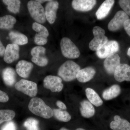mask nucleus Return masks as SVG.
Wrapping results in <instances>:
<instances>
[{
	"label": "nucleus",
	"instance_id": "nucleus-1",
	"mask_svg": "<svg viewBox=\"0 0 130 130\" xmlns=\"http://www.w3.org/2000/svg\"><path fill=\"white\" fill-rule=\"evenodd\" d=\"M29 110L32 113L43 118L48 119L54 116L53 111L41 98H31L28 105Z\"/></svg>",
	"mask_w": 130,
	"mask_h": 130
},
{
	"label": "nucleus",
	"instance_id": "nucleus-2",
	"mask_svg": "<svg viewBox=\"0 0 130 130\" xmlns=\"http://www.w3.org/2000/svg\"><path fill=\"white\" fill-rule=\"evenodd\" d=\"M80 70V66L72 60H68L59 68L58 74L64 81L70 82L76 78L77 74Z\"/></svg>",
	"mask_w": 130,
	"mask_h": 130
},
{
	"label": "nucleus",
	"instance_id": "nucleus-3",
	"mask_svg": "<svg viewBox=\"0 0 130 130\" xmlns=\"http://www.w3.org/2000/svg\"><path fill=\"white\" fill-rule=\"evenodd\" d=\"M93 32L94 38L89 44V48L93 51L99 50L108 41V38L105 35V30L98 26L93 28Z\"/></svg>",
	"mask_w": 130,
	"mask_h": 130
},
{
	"label": "nucleus",
	"instance_id": "nucleus-4",
	"mask_svg": "<svg viewBox=\"0 0 130 130\" xmlns=\"http://www.w3.org/2000/svg\"><path fill=\"white\" fill-rule=\"evenodd\" d=\"M28 9L31 16L37 23L43 24L46 21L45 10L41 4L37 1H30L28 2Z\"/></svg>",
	"mask_w": 130,
	"mask_h": 130
},
{
	"label": "nucleus",
	"instance_id": "nucleus-5",
	"mask_svg": "<svg viewBox=\"0 0 130 130\" xmlns=\"http://www.w3.org/2000/svg\"><path fill=\"white\" fill-rule=\"evenodd\" d=\"M60 44L61 53L66 58L74 59L79 57L80 54L79 50L70 38H63Z\"/></svg>",
	"mask_w": 130,
	"mask_h": 130
},
{
	"label": "nucleus",
	"instance_id": "nucleus-6",
	"mask_svg": "<svg viewBox=\"0 0 130 130\" xmlns=\"http://www.w3.org/2000/svg\"><path fill=\"white\" fill-rule=\"evenodd\" d=\"M14 87L17 90L21 91L30 97H35L38 93L37 84L26 79H21L17 82L15 84Z\"/></svg>",
	"mask_w": 130,
	"mask_h": 130
},
{
	"label": "nucleus",
	"instance_id": "nucleus-7",
	"mask_svg": "<svg viewBox=\"0 0 130 130\" xmlns=\"http://www.w3.org/2000/svg\"><path fill=\"white\" fill-rule=\"evenodd\" d=\"M32 28L33 30L37 32L34 37L35 43L39 46L46 44L49 36L48 30L46 28L37 22L32 24Z\"/></svg>",
	"mask_w": 130,
	"mask_h": 130
},
{
	"label": "nucleus",
	"instance_id": "nucleus-8",
	"mask_svg": "<svg viewBox=\"0 0 130 130\" xmlns=\"http://www.w3.org/2000/svg\"><path fill=\"white\" fill-rule=\"evenodd\" d=\"M46 49L44 47L37 46L31 49V61L37 66L44 67L48 63V60L46 56Z\"/></svg>",
	"mask_w": 130,
	"mask_h": 130
},
{
	"label": "nucleus",
	"instance_id": "nucleus-9",
	"mask_svg": "<svg viewBox=\"0 0 130 130\" xmlns=\"http://www.w3.org/2000/svg\"><path fill=\"white\" fill-rule=\"evenodd\" d=\"M119 46L118 43L115 41H108L99 50L96 51L98 58L101 59L106 58L116 53L119 51Z\"/></svg>",
	"mask_w": 130,
	"mask_h": 130
},
{
	"label": "nucleus",
	"instance_id": "nucleus-10",
	"mask_svg": "<svg viewBox=\"0 0 130 130\" xmlns=\"http://www.w3.org/2000/svg\"><path fill=\"white\" fill-rule=\"evenodd\" d=\"M129 19V16L124 11H119L109 22L108 28L110 31L119 30L123 28L125 22Z\"/></svg>",
	"mask_w": 130,
	"mask_h": 130
},
{
	"label": "nucleus",
	"instance_id": "nucleus-11",
	"mask_svg": "<svg viewBox=\"0 0 130 130\" xmlns=\"http://www.w3.org/2000/svg\"><path fill=\"white\" fill-rule=\"evenodd\" d=\"M62 81L60 77L49 75L45 77L43 80V86L52 92H60L64 87Z\"/></svg>",
	"mask_w": 130,
	"mask_h": 130
},
{
	"label": "nucleus",
	"instance_id": "nucleus-12",
	"mask_svg": "<svg viewBox=\"0 0 130 130\" xmlns=\"http://www.w3.org/2000/svg\"><path fill=\"white\" fill-rule=\"evenodd\" d=\"M20 48L14 43L8 44L5 49L4 60L6 63L11 64L19 58Z\"/></svg>",
	"mask_w": 130,
	"mask_h": 130
},
{
	"label": "nucleus",
	"instance_id": "nucleus-13",
	"mask_svg": "<svg viewBox=\"0 0 130 130\" xmlns=\"http://www.w3.org/2000/svg\"><path fill=\"white\" fill-rule=\"evenodd\" d=\"M115 80L118 82L130 81V66L127 64H120L114 73Z\"/></svg>",
	"mask_w": 130,
	"mask_h": 130
},
{
	"label": "nucleus",
	"instance_id": "nucleus-14",
	"mask_svg": "<svg viewBox=\"0 0 130 130\" xmlns=\"http://www.w3.org/2000/svg\"><path fill=\"white\" fill-rule=\"evenodd\" d=\"M59 3L57 1H50L47 2L45 7L46 19L50 24H53L56 19Z\"/></svg>",
	"mask_w": 130,
	"mask_h": 130
},
{
	"label": "nucleus",
	"instance_id": "nucleus-15",
	"mask_svg": "<svg viewBox=\"0 0 130 130\" xmlns=\"http://www.w3.org/2000/svg\"><path fill=\"white\" fill-rule=\"evenodd\" d=\"M120 64V57L116 53L106 58L103 63L105 70L109 74H114L116 68Z\"/></svg>",
	"mask_w": 130,
	"mask_h": 130
},
{
	"label": "nucleus",
	"instance_id": "nucleus-16",
	"mask_svg": "<svg viewBox=\"0 0 130 130\" xmlns=\"http://www.w3.org/2000/svg\"><path fill=\"white\" fill-rule=\"evenodd\" d=\"M95 0H73L72 3L73 8L81 12L90 11L96 4Z\"/></svg>",
	"mask_w": 130,
	"mask_h": 130
},
{
	"label": "nucleus",
	"instance_id": "nucleus-17",
	"mask_svg": "<svg viewBox=\"0 0 130 130\" xmlns=\"http://www.w3.org/2000/svg\"><path fill=\"white\" fill-rule=\"evenodd\" d=\"M33 68V65L31 62L25 60H20L16 64V72L21 77L27 78L29 76Z\"/></svg>",
	"mask_w": 130,
	"mask_h": 130
},
{
	"label": "nucleus",
	"instance_id": "nucleus-18",
	"mask_svg": "<svg viewBox=\"0 0 130 130\" xmlns=\"http://www.w3.org/2000/svg\"><path fill=\"white\" fill-rule=\"evenodd\" d=\"M95 73L94 68L89 67L79 70L77 74L76 78L80 83H86L93 78Z\"/></svg>",
	"mask_w": 130,
	"mask_h": 130
},
{
	"label": "nucleus",
	"instance_id": "nucleus-19",
	"mask_svg": "<svg viewBox=\"0 0 130 130\" xmlns=\"http://www.w3.org/2000/svg\"><path fill=\"white\" fill-rule=\"evenodd\" d=\"M114 3L113 0H106L103 3L95 13L98 19L105 18L109 14Z\"/></svg>",
	"mask_w": 130,
	"mask_h": 130
},
{
	"label": "nucleus",
	"instance_id": "nucleus-20",
	"mask_svg": "<svg viewBox=\"0 0 130 130\" xmlns=\"http://www.w3.org/2000/svg\"><path fill=\"white\" fill-rule=\"evenodd\" d=\"M114 120L110 123V128L113 130H130V123L120 116L116 115L114 117Z\"/></svg>",
	"mask_w": 130,
	"mask_h": 130
},
{
	"label": "nucleus",
	"instance_id": "nucleus-21",
	"mask_svg": "<svg viewBox=\"0 0 130 130\" xmlns=\"http://www.w3.org/2000/svg\"><path fill=\"white\" fill-rule=\"evenodd\" d=\"M80 112L83 117L89 118L93 117L95 113L94 108L88 101L84 100L80 103Z\"/></svg>",
	"mask_w": 130,
	"mask_h": 130
},
{
	"label": "nucleus",
	"instance_id": "nucleus-22",
	"mask_svg": "<svg viewBox=\"0 0 130 130\" xmlns=\"http://www.w3.org/2000/svg\"><path fill=\"white\" fill-rule=\"evenodd\" d=\"M2 78L6 85L11 86L16 82V73L13 68L7 67L2 72Z\"/></svg>",
	"mask_w": 130,
	"mask_h": 130
},
{
	"label": "nucleus",
	"instance_id": "nucleus-23",
	"mask_svg": "<svg viewBox=\"0 0 130 130\" xmlns=\"http://www.w3.org/2000/svg\"><path fill=\"white\" fill-rule=\"evenodd\" d=\"M9 36L13 43L17 45H23L28 43V38L25 35L21 32L15 31H12L9 32Z\"/></svg>",
	"mask_w": 130,
	"mask_h": 130
},
{
	"label": "nucleus",
	"instance_id": "nucleus-24",
	"mask_svg": "<svg viewBox=\"0 0 130 130\" xmlns=\"http://www.w3.org/2000/svg\"><path fill=\"white\" fill-rule=\"evenodd\" d=\"M86 97L90 102L96 107L102 106L103 101L96 92L90 88H87L85 90Z\"/></svg>",
	"mask_w": 130,
	"mask_h": 130
},
{
	"label": "nucleus",
	"instance_id": "nucleus-25",
	"mask_svg": "<svg viewBox=\"0 0 130 130\" xmlns=\"http://www.w3.org/2000/svg\"><path fill=\"white\" fill-rule=\"evenodd\" d=\"M121 91L120 86L118 85H114L104 91L102 94V97L106 100H112L119 95Z\"/></svg>",
	"mask_w": 130,
	"mask_h": 130
},
{
	"label": "nucleus",
	"instance_id": "nucleus-26",
	"mask_svg": "<svg viewBox=\"0 0 130 130\" xmlns=\"http://www.w3.org/2000/svg\"><path fill=\"white\" fill-rule=\"evenodd\" d=\"M16 20L13 16L6 15L0 17V29H10L16 23Z\"/></svg>",
	"mask_w": 130,
	"mask_h": 130
},
{
	"label": "nucleus",
	"instance_id": "nucleus-27",
	"mask_svg": "<svg viewBox=\"0 0 130 130\" xmlns=\"http://www.w3.org/2000/svg\"><path fill=\"white\" fill-rule=\"evenodd\" d=\"M3 2L7 6V9L11 12L16 14L20 11L21 2L19 0H3Z\"/></svg>",
	"mask_w": 130,
	"mask_h": 130
},
{
	"label": "nucleus",
	"instance_id": "nucleus-28",
	"mask_svg": "<svg viewBox=\"0 0 130 130\" xmlns=\"http://www.w3.org/2000/svg\"><path fill=\"white\" fill-rule=\"evenodd\" d=\"M54 115L59 121L64 122H67L70 121L71 116L70 113L66 111L60 109H54Z\"/></svg>",
	"mask_w": 130,
	"mask_h": 130
},
{
	"label": "nucleus",
	"instance_id": "nucleus-29",
	"mask_svg": "<svg viewBox=\"0 0 130 130\" xmlns=\"http://www.w3.org/2000/svg\"><path fill=\"white\" fill-rule=\"evenodd\" d=\"M16 113L14 111L10 109L0 110V124L3 122L12 120L15 117Z\"/></svg>",
	"mask_w": 130,
	"mask_h": 130
},
{
	"label": "nucleus",
	"instance_id": "nucleus-30",
	"mask_svg": "<svg viewBox=\"0 0 130 130\" xmlns=\"http://www.w3.org/2000/svg\"><path fill=\"white\" fill-rule=\"evenodd\" d=\"M39 121L36 119L30 118L27 119L24 123L27 130H40Z\"/></svg>",
	"mask_w": 130,
	"mask_h": 130
},
{
	"label": "nucleus",
	"instance_id": "nucleus-31",
	"mask_svg": "<svg viewBox=\"0 0 130 130\" xmlns=\"http://www.w3.org/2000/svg\"><path fill=\"white\" fill-rule=\"evenodd\" d=\"M119 3L124 11L130 16V0H120Z\"/></svg>",
	"mask_w": 130,
	"mask_h": 130
},
{
	"label": "nucleus",
	"instance_id": "nucleus-32",
	"mask_svg": "<svg viewBox=\"0 0 130 130\" xmlns=\"http://www.w3.org/2000/svg\"><path fill=\"white\" fill-rule=\"evenodd\" d=\"M16 124L13 121H8L1 128V130H16Z\"/></svg>",
	"mask_w": 130,
	"mask_h": 130
},
{
	"label": "nucleus",
	"instance_id": "nucleus-33",
	"mask_svg": "<svg viewBox=\"0 0 130 130\" xmlns=\"http://www.w3.org/2000/svg\"><path fill=\"white\" fill-rule=\"evenodd\" d=\"M9 100V96L6 93L0 90V102L6 103Z\"/></svg>",
	"mask_w": 130,
	"mask_h": 130
},
{
	"label": "nucleus",
	"instance_id": "nucleus-34",
	"mask_svg": "<svg viewBox=\"0 0 130 130\" xmlns=\"http://www.w3.org/2000/svg\"><path fill=\"white\" fill-rule=\"evenodd\" d=\"M123 27L126 32L130 36V19H129L125 21Z\"/></svg>",
	"mask_w": 130,
	"mask_h": 130
},
{
	"label": "nucleus",
	"instance_id": "nucleus-35",
	"mask_svg": "<svg viewBox=\"0 0 130 130\" xmlns=\"http://www.w3.org/2000/svg\"><path fill=\"white\" fill-rule=\"evenodd\" d=\"M56 105L60 109H61V110H65L67 108L66 106L65 105L64 103H63L61 101H57L56 102Z\"/></svg>",
	"mask_w": 130,
	"mask_h": 130
},
{
	"label": "nucleus",
	"instance_id": "nucleus-36",
	"mask_svg": "<svg viewBox=\"0 0 130 130\" xmlns=\"http://www.w3.org/2000/svg\"><path fill=\"white\" fill-rule=\"evenodd\" d=\"M5 46H3V44L0 40V57L4 56L5 54Z\"/></svg>",
	"mask_w": 130,
	"mask_h": 130
},
{
	"label": "nucleus",
	"instance_id": "nucleus-37",
	"mask_svg": "<svg viewBox=\"0 0 130 130\" xmlns=\"http://www.w3.org/2000/svg\"><path fill=\"white\" fill-rule=\"evenodd\" d=\"M50 1V0H47H47H44H44L43 1V0H37V1L41 4V3H43L47 2H48Z\"/></svg>",
	"mask_w": 130,
	"mask_h": 130
},
{
	"label": "nucleus",
	"instance_id": "nucleus-38",
	"mask_svg": "<svg viewBox=\"0 0 130 130\" xmlns=\"http://www.w3.org/2000/svg\"><path fill=\"white\" fill-rule=\"evenodd\" d=\"M127 55L130 57V47L128 49V51H127Z\"/></svg>",
	"mask_w": 130,
	"mask_h": 130
},
{
	"label": "nucleus",
	"instance_id": "nucleus-39",
	"mask_svg": "<svg viewBox=\"0 0 130 130\" xmlns=\"http://www.w3.org/2000/svg\"><path fill=\"white\" fill-rule=\"evenodd\" d=\"M59 130H68L66 128H64V127H62V128H61Z\"/></svg>",
	"mask_w": 130,
	"mask_h": 130
},
{
	"label": "nucleus",
	"instance_id": "nucleus-40",
	"mask_svg": "<svg viewBox=\"0 0 130 130\" xmlns=\"http://www.w3.org/2000/svg\"><path fill=\"white\" fill-rule=\"evenodd\" d=\"M76 130H86L85 129H84L82 128H78Z\"/></svg>",
	"mask_w": 130,
	"mask_h": 130
}]
</instances>
